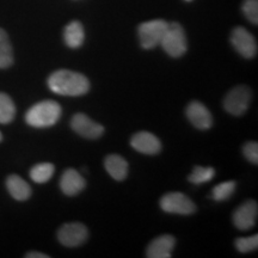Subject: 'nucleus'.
Returning <instances> with one entry per match:
<instances>
[{
  "mask_svg": "<svg viewBox=\"0 0 258 258\" xmlns=\"http://www.w3.org/2000/svg\"><path fill=\"white\" fill-rule=\"evenodd\" d=\"M167 25H169V23L166 21H163V19H154V21L145 22V23L140 24L138 32L141 47L144 49H152L158 44H160L161 38H163L167 29Z\"/></svg>",
  "mask_w": 258,
  "mask_h": 258,
  "instance_id": "obj_4",
  "label": "nucleus"
},
{
  "mask_svg": "<svg viewBox=\"0 0 258 258\" xmlns=\"http://www.w3.org/2000/svg\"><path fill=\"white\" fill-rule=\"evenodd\" d=\"M27 258H49V256L46 253H42V252H36V251H31V252H28L25 254Z\"/></svg>",
  "mask_w": 258,
  "mask_h": 258,
  "instance_id": "obj_26",
  "label": "nucleus"
},
{
  "mask_svg": "<svg viewBox=\"0 0 258 258\" xmlns=\"http://www.w3.org/2000/svg\"><path fill=\"white\" fill-rule=\"evenodd\" d=\"M175 244V237H172L171 234L159 235L148 245L146 256L148 258H170Z\"/></svg>",
  "mask_w": 258,
  "mask_h": 258,
  "instance_id": "obj_14",
  "label": "nucleus"
},
{
  "mask_svg": "<svg viewBox=\"0 0 258 258\" xmlns=\"http://www.w3.org/2000/svg\"><path fill=\"white\" fill-rule=\"evenodd\" d=\"M2 140H3V134L0 133V141H2Z\"/></svg>",
  "mask_w": 258,
  "mask_h": 258,
  "instance_id": "obj_27",
  "label": "nucleus"
},
{
  "mask_svg": "<svg viewBox=\"0 0 258 258\" xmlns=\"http://www.w3.org/2000/svg\"><path fill=\"white\" fill-rule=\"evenodd\" d=\"M89 231L85 225L80 222H70L64 224L57 231V239L63 246L76 247L88 240Z\"/></svg>",
  "mask_w": 258,
  "mask_h": 258,
  "instance_id": "obj_7",
  "label": "nucleus"
},
{
  "mask_svg": "<svg viewBox=\"0 0 258 258\" xmlns=\"http://www.w3.org/2000/svg\"><path fill=\"white\" fill-rule=\"evenodd\" d=\"M16 116V106L11 97L0 92V123L8 124L14 121Z\"/></svg>",
  "mask_w": 258,
  "mask_h": 258,
  "instance_id": "obj_19",
  "label": "nucleus"
},
{
  "mask_svg": "<svg viewBox=\"0 0 258 258\" xmlns=\"http://www.w3.org/2000/svg\"><path fill=\"white\" fill-rule=\"evenodd\" d=\"M6 188L10 195L17 201H27L31 196V188L18 175H10L6 179Z\"/></svg>",
  "mask_w": 258,
  "mask_h": 258,
  "instance_id": "obj_15",
  "label": "nucleus"
},
{
  "mask_svg": "<svg viewBox=\"0 0 258 258\" xmlns=\"http://www.w3.org/2000/svg\"><path fill=\"white\" fill-rule=\"evenodd\" d=\"M235 247L237 250L241 253H246V252H251V251L257 250L258 247V235H251V237H243V238H238L235 240Z\"/></svg>",
  "mask_w": 258,
  "mask_h": 258,
  "instance_id": "obj_23",
  "label": "nucleus"
},
{
  "mask_svg": "<svg viewBox=\"0 0 258 258\" xmlns=\"http://www.w3.org/2000/svg\"><path fill=\"white\" fill-rule=\"evenodd\" d=\"M186 2H191V0H186Z\"/></svg>",
  "mask_w": 258,
  "mask_h": 258,
  "instance_id": "obj_28",
  "label": "nucleus"
},
{
  "mask_svg": "<svg viewBox=\"0 0 258 258\" xmlns=\"http://www.w3.org/2000/svg\"><path fill=\"white\" fill-rule=\"evenodd\" d=\"M61 111L59 103L47 99L32 105L25 114V121L34 128H48L60 120Z\"/></svg>",
  "mask_w": 258,
  "mask_h": 258,
  "instance_id": "obj_2",
  "label": "nucleus"
},
{
  "mask_svg": "<svg viewBox=\"0 0 258 258\" xmlns=\"http://www.w3.org/2000/svg\"><path fill=\"white\" fill-rule=\"evenodd\" d=\"M71 127L77 134L85 139H98L104 133L103 125L97 123L85 114H76L71 120Z\"/></svg>",
  "mask_w": 258,
  "mask_h": 258,
  "instance_id": "obj_9",
  "label": "nucleus"
},
{
  "mask_svg": "<svg viewBox=\"0 0 258 258\" xmlns=\"http://www.w3.org/2000/svg\"><path fill=\"white\" fill-rule=\"evenodd\" d=\"M235 191V182L233 180H228V182H222L220 184L215 185L212 190V198L215 201H226L233 195Z\"/></svg>",
  "mask_w": 258,
  "mask_h": 258,
  "instance_id": "obj_22",
  "label": "nucleus"
},
{
  "mask_svg": "<svg viewBox=\"0 0 258 258\" xmlns=\"http://www.w3.org/2000/svg\"><path fill=\"white\" fill-rule=\"evenodd\" d=\"M160 208L170 214L191 215L196 212V206L188 196L182 192H169L160 199Z\"/></svg>",
  "mask_w": 258,
  "mask_h": 258,
  "instance_id": "obj_6",
  "label": "nucleus"
},
{
  "mask_svg": "<svg viewBox=\"0 0 258 258\" xmlns=\"http://www.w3.org/2000/svg\"><path fill=\"white\" fill-rule=\"evenodd\" d=\"M243 154L250 163L257 165L258 164V144L250 141L243 147Z\"/></svg>",
  "mask_w": 258,
  "mask_h": 258,
  "instance_id": "obj_25",
  "label": "nucleus"
},
{
  "mask_svg": "<svg viewBox=\"0 0 258 258\" xmlns=\"http://www.w3.org/2000/svg\"><path fill=\"white\" fill-rule=\"evenodd\" d=\"M86 182L77 170L67 169L60 179V188L64 195L76 196L85 189Z\"/></svg>",
  "mask_w": 258,
  "mask_h": 258,
  "instance_id": "obj_13",
  "label": "nucleus"
},
{
  "mask_svg": "<svg viewBox=\"0 0 258 258\" xmlns=\"http://www.w3.org/2000/svg\"><path fill=\"white\" fill-rule=\"evenodd\" d=\"M50 91L60 96L78 97L89 92L90 82L82 73L69 70H59L48 78Z\"/></svg>",
  "mask_w": 258,
  "mask_h": 258,
  "instance_id": "obj_1",
  "label": "nucleus"
},
{
  "mask_svg": "<svg viewBox=\"0 0 258 258\" xmlns=\"http://www.w3.org/2000/svg\"><path fill=\"white\" fill-rule=\"evenodd\" d=\"M84 38H85V32L80 22L73 21L64 28L63 40L70 48H79L83 46Z\"/></svg>",
  "mask_w": 258,
  "mask_h": 258,
  "instance_id": "obj_17",
  "label": "nucleus"
},
{
  "mask_svg": "<svg viewBox=\"0 0 258 258\" xmlns=\"http://www.w3.org/2000/svg\"><path fill=\"white\" fill-rule=\"evenodd\" d=\"M14 64V49L8 32L0 28V70L9 69Z\"/></svg>",
  "mask_w": 258,
  "mask_h": 258,
  "instance_id": "obj_18",
  "label": "nucleus"
},
{
  "mask_svg": "<svg viewBox=\"0 0 258 258\" xmlns=\"http://www.w3.org/2000/svg\"><path fill=\"white\" fill-rule=\"evenodd\" d=\"M132 147L138 152L148 154V156H154L158 154L161 150V144L156 135L148 132H139L132 138L131 140Z\"/></svg>",
  "mask_w": 258,
  "mask_h": 258,
  "instance_id": "obj_12",
  "label": "nucleus"
},
{
  "mask_svg": "<svg viewBox=\"0 0 258 258\" xmlns=\"http://www.w3.org/2000/svg\"><path fill=\"white\" fill-rule=\"evenodd\" d=\"M55 171V166L50 163H41L37 165L32 166L30 170V177L35 183L38 184H43L49 180L54 175Z\"/></svg>",
  "mask_w": 258,
  "mask_h": 258,
  "instance_id": "obj_20",
  "label": "nucleus"
},
{
  "mask_svg": "<svg viewBox=\"0 0 258 258\" xmlns=\"http://www.w3.org/2000/svg\"><path fill=\"white\" fill-rule=\"evenodd\" d=\"M252 93L247 86H237L226 95L224 99L225 110L233 116L243 115L249 108Z\"/></svg>",
  "mask_w": 258,
  "mask_h": 258,
  "instance_id": "obj_5",
  "label": "nucleus"
},
{
  "mask_svg": "<svg viewBox=\"0 0 258 258\" xmlns=\"http://www.w3.org/2000/svg\"><path fill=\"white\" fill-rule=\"evenodd\" d=\"M241 10L251 23L258 24V0H244Z\"/></svg>",
  "mask_w": 258,
  "mask_h": 258,
  "instance_id": "obj_24",
  "label": "nucleus"
},
{
  "mask_svg": "<svg viewBox=\"0 0 258 258\" xmlns=\"http://www.w3.org/2000/svg\"><path fill=\"white\" fill-rule=\"evenodd\" d=\"M163 49L172 57L184 55L188 49L186 35L183 27L178 23H170L160 42Z\"/></svg>",
  "mask_w": 258,
  "mask_h": 258,
  "instance_id": "obj_3",
  "label": "nucleus"
},
{
  "mask_svg": "<svg viewBox=\"0 0 258 258\" xmlns=\"http://www.w3.org/2000/svg\"><path fill=\"white\" fill-rule=\"evenodd\" d=\"M104 166L109 175L116 180H123L128 175L127 160L117 154H111V156L106 157Z\"/></svg>",
  "mask_w": 258,
  "mask_h": 258,
  "instance_id": "obj_16",
  "label": "nucleus"
},
{
  "mask_svg": "<svg viewBox=\"0 0 258 258\" xmlns=\"http://www.w3.org/2000/svg\"><path fill=\"white\" fill-rule=\"evenodd\" d=\"M215 176V170L211 166L203 167V166H195L192 172L190 173L188 179L192 184H203L213 179Z\"/></svg>",
  "mask_w": 258,
  "mask_h": 258,
  "instance_id": "obj_21",
  "label": "nucleus"
},
{
  "mask_svg": "<svg viewBox=\"0 0 258 258\" xmlns=\"http://www.w3.org/2000/svg\"><path fill=\"white\" fill-rule=\"evenodd\" d=\"M231 43L234 49L245 59H252L257 54L256 38L245 28L237 27L232 30Z\"/></svg>",
  "mask_w": 258,
  "mask_h": 258,
  "instance_id": "obj_8",
  "label": "nucleus"
},
{
  "mask_svg": "<svg viewBox=\"0 0 258 258\" xmlns=\"http://www.w3.org/2000/svg\"><path fill=\"white\" fill-rule=\"evenodd\" d=\"M257 213L258 207L256 201L250 200V201L243 203V205L239 206L233 213L234 226L240 231L250 230V228H252L254 224H256Z\"/></svg>",
  "mask_w": 258,
  "mask_h": 258,
  "instance_id": "obj_10",
  "label": "nucleus"
},
{
  "mask_svg": "<svg viewBox=\"0 0 258 258\" xmlns=\"http://www.w3.org/2000/svg\"><path fill=\"white\" fill-rule=\"evenodd\" d=\"M186 117L191 122V124L195 128L201 129V131H207L213 125V116L211 111L206 105H203L201 102L192 101L189 103L185 110Z\"/></svg>",
  "mask_w": 258,
  "mask_h": 258,
  "instance_id": "obj_11",
  "label": "nucleus"
}]
</instances>
